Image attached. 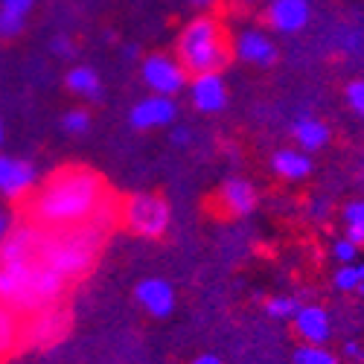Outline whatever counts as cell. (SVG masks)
<instances>
[{
    "label": "cell",
    "mask_w": 364,
    "mask_h": 364,
    "mask_svg": "<svg viewBox=\"0 0 364 364\" xmlns=\"http://www.w3.org/2000/svg\"><path fill=\"white\" fill-rule=\"evenodd\" d=\"M41 228L23 225L0 245V303L18 312H36L62 297L68 277L41 254Z\"/></svg>",
    "instance_id": "cell-1"
},
{
    "label": "cell",
    "mask_w": 364,
    "mask_h": 364,
    "mask_svg": "<svg viewBox=\"0 0 364 364\" xmlns=\"http://www.w3.org/2000/svg\"><path fill=\"white\" fill-rule=\"evenodd\" d=\"M102 181L85 166L58 169L33 201V216L47 228L82 225L102 207Z\"/></svg>",
    "instance_id": "cell-2"
},
{
    "label": "cell",
    "mask_w": 364,
    "mask_h": 364,
    "mask_svg": "<svg viewBox=\"0 0 364 364\" xmlns=\"http://www.w3.org/2000/svg\"><path fill=\"white\" fill-rule=\"evenodd\" d=\"M100 248V228L90 225H68V228H47V233H41V254L44 259L62 271V274L79 277L94 265Z\"/></svg>",
    "instance_id": "cell-3"
},
{
    "label": "cell",
    "mask_w": 364,
    "mask_h": 364,
    "mask_svg": "<svg viewBox=\"0 0 364 364\" xmlns=\"http://www.w3.org/2000/svg\"><path fill=\"white\" fill-rule=\"evenodd\" d=\"M178 58L190 73H219L230 58V47H228L222 23L207 15L190 21L181 29Z\"/></svg>",
    "instance_id": "cell-4"
},
{
    "label": "cell",
    "mask_w": 364,
    "mask_h": 364,
    "mask_svg": "<svg viewBox=\"0 0 364 364\" xmlns=\"http://www.w3.org/2000/svg\"><path fill=\"white\" fill-rule=\"evenodd\" d=\"M123 219L140 236H161L169 228V204L155 193H137L126 201Z\"/></svg>",
    "instance_id": "cell-5"
},
{
    "label": "cell",
    "mask_w": 364,
    "mask_h": 364,
    "mask_svg": "<svg viewBox=\"0 0 364 364\" xmlns=\"http://www.w3.org/2000/svg\"><path fill=\"white\" fill-rule=\"evenodd\" d=\"M140 73H143V82L151 87V94H158V97H175L178 90H184V85H187L184 65L175 62L172 55H161V53L149 55Z\"/></svg>",
    "instance_id": "cell-6"
},
{
    "label": "cell",
    "mask_w": 364,
    "mask_h": 364,
    "mask_svg": "<svg viewBox=\"0 0 364 364\" xmlns=\"http://www.w3.org/2000/svg\"><path fill=\"white\" fill-rule=\"evenodd\" d=\"M65 329H68V312L62 306H55V303H50V306L33 312L29 323L23 326V338L33 341L36 347H47L62 338Z\"/></svg>",
    "instance_id": "cell-7"
},
{
    "label": "cell",
    "mask_w": 364,
    "mask_h": 364,
    "mask_svg": "<svg viewBox=\"0 0 364 364\" xmlns=\"http://www.w3.org/2000/svg\"><path fill=\"white\" fill-rule=\"evenodd\" d=\"M309 0H271L268 4V23L274 33L294 36L309 23Z\"/></svg>",
    "instance_id": "cell-8"
},
{
    "label": "cell",
    "mask_w": 364,
    "mask_h": 364,
    "mask_svg": "<svg viewBox=\"0 0 364 364\" xmlns=\"http://www.w3.org/2000/svg\"><path fill=\"white\" fill-rule=\"evenodd\" d=\"M236 58L245 65H257V68H268L277 62V47L274 41H271L265 33H259V29H242V33L236 36Z\"/></svg>",
    "instance_id": "cell-9"
},
{
    "label": "cell",
    "mask_w": 364,
    "mask_h": 364,
    "mask_svg": "<svg viewBox=\"0 0 364 364\" xmlns=\"http://www.w3.org/2000/svg\"><path fill=\"white\" fill-rule=\"evenodd\" d=\"M36 184V166L21 158H6L0 155V196L6 198H21L33 190Z\"/></svg>",
    "instance_id": "cell-10"
},
{
    "label": "cell",
    "mask_w": 364,
    "mask_h": 364,
    "mask_svg": "<svg viewBox=\"0 0 364 364\" xmlns=\"http://www.w3.org/2000/svg\"><path fill=\"white\" fill-rule=\"evenodd\" d=\"M190 97L193 105L201 114H216L228 105V87L225 79L219 73H196L193 85H190Z\"/></svg>",
    "instance_id": "cell-11"
},
{
    "label": "cell",
    "mask_w": 364,
    "mask_h": 364,
    "mask_svg": "<svg viewBox=\"0 0 364 364\" xmlns=\"http://www.w3.org/2000/svg\"><path fill=\"white\" fill-rule=\"evenodd\" d=\"M178 117V108L172 102V97H149L143 102H137L129 114V123L134 129H161V126H169L172 119Z\"/></svg>",
    "instance_id": "cell-12"
},
{
    "label": "cell",
    "mask_w": 364,
    "mask_h": 364,
    "mask_svg": "<svg viewBox=\"0 0 364 364\" xmlns=\"http://www.w3.org/2000/svg\"><path fill=\"white\" fill-rule=\"evenodd\" d=\"M294 323V332L303 338V344H326L329 341V332H332V323H329V315L323 306H300L291 318Z\"/></svg>",
    "instance_id": "cell-13"
},
{
    "label": "cell",
    "mask_w": 364,
    "mask_h": 364,
    "mask_svg": "<svg viewBox=\"0 0 364 364\" xmlns=\"http://www.w3.org/2000/svg\"><path fill=\"white\" fill-rule=\"evenodd\" d=\"M257 201H259V196H257L254 184H251V181H245V178H230V181H225L222 190H219V204H222V210L228 216H248V213H254Z\"/></svg>",
    "instance_id": "cell-14"
},
{
    "label": "cell",
    "mask_w": 364,
    "mask_h": 364,
    "mask_svg": "<svg viewBox=\"0 0 364 364\" xmlns=\"http://www.w3.org/2000/svg\"><path fill=\"white\" fill-rule=\"evenodd\" d=\"M134 297L137 303L149 312V315H155V318H166L175 306V291L166 280H158V277H149L143 283H137L134 289Z\"/></svg>",
    "instance_id": "cell-15"
},
{
    "label": "cell",
    "mask_w": 364,
    "mask_h": 364,
    "mask_svg": "<svg viewBox=\"0 0 364 364\" xmlns=\"http://www.w3.org/2000/svg\"><path fill=\"white\" fill-rule=\"evenodd\" d=\"M271 172L283 181H303L312 172V158L309 151H300V149H280L271 158Z\"/></svg>",
    "instance_id": "cell-16"
},
{
    "label": "cell",
    "mask_w": 364,
    "mask_h": 364,
    "mask_svg": "<svg viewBox=\"0 0 364 364\" xmlns=\"http://www.w3.org/2000/svg\"><path fill=\"white\" fill-rule=\"evenodd\" d=\"M294 140L303 151H318L329 143V129L318 117H300L294 123Z\"/></svg>",
    "instance_id": "cell-17"
},
{
    "label": "cell",
    "mask_w": 364,
    "mask_h": 364,
    "mask_svg": "<svg viewBox=\"0 0 364 364\" xmlns=\"http://www.w3.org/2000/svg\"><path fill=\"white\" fill-rule=\"evenodd\" d=\"M21 341H23V326L18 323V309L0 303V358L15 353Z\"/></svg>",
    "instance_id": "cell-18"
},
{
    "label": "cell",
    "mask_w": 364,
    "mask_h": 364,
    "mask_svg": "<svg viewBox=\"0 0 364 364\" xmlns=\"http://www.w3.org/2000/svg\"><path fill=\"white\" fill-rule=\"evenodd\" d=\"M65 85L73 90L76 97H85V100H100L102 97V82H100L94 68H73L65 76Z\"/></svg>",
    "instance_id": "cell-19"
},
{
    "label": "cell",
    "mask_w": 364,
    "mask_h": 364,
    "mask_svg": "<svg viewBox=\"0 0 364 364\" xmlns=\"http://www.w3.org/2000/svg\"><path fill=\"white\" fill-rule=\"evenodd\" d=\"M344 230H347V239L355 242V245H364V198H355L344 207Z\"/></svg>",
    "instance_id": "cell-20"
},
{
    "label": "cell",
    "mask_w": 364,
    "mask_h": 364,
    "mask_svg": "<svg viewBox=\"0 0 364 364\" xmlns=\"http://www.w3.org/2000/svg\"><path fill=\"white\" fill-rule=\"evenodd\" d=\"M338 291H355L361 283H364V262H347L336 271V277H332Z\"/></svg>",
    "instance_id": "cell-21"
},
{
    "label": "cell",
    "mask_w": 364,
    "mask_h": 364,
    "mask_svg": "<svg viewBox=\"0 0 364 364\" xmlns=\"http://www.w3.org/2000/svg\"><path fill=\"white\" fill-rule=\"evenodd\" d=\"M294 364H338V358L332 355L323 344H303L294 353Z\"/></svg>",
    "instance_id": "cell-22"
},
{
    "label": "cell",
    "mask_w": 364,
    "mask_h": 364,
    "mask_svg": "<svg viewBox=\"0 0 364 364\" xmlns=\"http://www.w3.org/2000/svg\"><path fill=\"white\" fill-rule=\"evenodd\" d=\"M297 309H300V300H297V297H289V294L271 297V300L265 303V312H268L271 318H277V321H291Z\"/></svg>",
    "instance_id": "cell-23"
},
{
    "label": "cell",
    "mask_w": 364,
    "mask_h": 364,
    "mask_svg": "<svg viewBox=\"0 0 364 364\" xmlns=\"http://www.w3.org/2000/svg\"><path fill=\"white\" fill-rule=\"evenodd\" d=\"M23 21H26L23 15L0 9V36H4V38H15L18 33H23Z\"/></svg>",
    "instance_id": "cell-24"
},
{
    "label": "cell",
    "mask_w": 364,
    "mask_h": 364,
    "mask_svg": "<svg viewBox=\"0 0 364 364\" xmlns=\"http://www.w3.org/2000/svg\"><path fill=\"white\" fill-rule=\"evenodd\" d=\"M344 97H347V105H350L358 117H364V79L350 82V85L344 87Z\"/></svg>",
    "instance_id": "cell-25"
},
{
    "label": "cell",
    "mask_w": 364,
    "mask_h": 364,
    "mask_svg": "<svg viewBox=\"0 0 364 364\" xmlns=\"http://www.w3.org/2000/svg\"><path fill=\"white\" fill-rule=\"evenodd\" d=\"M355 254H358V245H355V242H350L347 236H341V239L332 242V257H336L341 265L355 262Z\"/></svg>",
    "instance_id": "cell-26"
},
{
    "label": "cell",
    "mask_w": 364,
    "mask_h": 364,
    "mask_svg": "<svg viewBox=\"0 0 364 364\" xmlns=\"http://www.w3.org/2000/svg\"><path fill=\"white\" fill-rule=\"evenodd\" d=\"M87 126H90L87 111L73 108V111H68V114H65V129H68L70 134H82V132H87Z\"/></svg>",
    "instance_id": "cell-27"
},
{
    "label": "cell",
    "mask_w": 364,
    "mask_h": 364,
    "mask_svg": "<svg viewBox=\"0 0 364 364\" xmlns=\"http://www.w3.org/2000/svg\"><path fill=\"white\" fill-rule=\"evenodd\" d=\"M33 6H36V0H0V9L4 12H15V15H23V18Z\"/></svg>",
    "instance_id": "cell-28"
},
{
    "label": "cell",
    "mask_w": 364,
    "mask_h": 364,
    "mask_svg": "<svg viewBox=\"0 0 364 364\" xmlns=\"http://www.w3.org/2000/svg\"><path fill=\"white\" fill-rule=\"evenodd\" d=\"M53 53H55V55H62V58H68V55L73 53V44L65 41V38H55V41H53Z\"/></svg>",
    "instance_id": "cell-29"
},
{
    "label": "cell",
    "mask_w": 364,
    "mask_h": 364,
    "mask_svg": "<svg viewBox=\"0 0 364 364\" xmlns=\"http://www.w3.org/2000/svg\"><path fill=\"white\" fill-rule=\"evenodd\" d=\"M344 353H347L350 358H355V361H364V350H361V344H355V341H347V344H344Z\"/></svg>",
    "instance_id": "cell-30"
},
{
    "label": "cell",
    "mask_w": 364,
    "mask_h": 364,
    "mask_svg": "<svg viewBox=\"0 0 364 364\" xmlns=\"http://www.w3.org/2000/svg\"><path fill=\"white\" fill-rule=\"evenodd\" d=\"M187 140H190V132H187V129H175V132H172V143H175V146H184Z\"/></svg>",
    "instance_id": "cell-31"
},
{
    "label": "cell",
    "mask_w": 364,
    "mask_h": 364,
    "mask_svg": "<svg viewBox=\"0 0 364 364\" xmlns=\"http://www.w3.org/2000/svg\"><path fill=\"white\" fill-rule=\"evenodd\" d=\"M9 233V216H6V210L0 207V239H4Z\"/></svg>",
    "instance_id": "cell-32"
},
{
    "label": "cell",
    "mask_w": 364,
    "mask_h": 364,
    "mask_svg": "<svg viewBox=\"0 0 364 364\" xmlns=\"http://www.w3.org/2000/svg\"><path fill=\"white\" fill-rule=\"evenodd\" d=\"M193 364H222V358H219V355H210V353H204V355H198Z\"/></svg>",
    "instance_id": "cell-33"
},
{
    "label": "cell",
    "mask_w": 364,
    "mask_h": 364,
    "mask_svg": "<svg viewBox=\"0 0 364 364\" xmlns=\"http://www.w3.org/2000/svg\"><path fill=\"white\" fill-rule=\"evenodd\" d=\"M323 213H329V204H312V216H323Z\"/></svg>",
    "instance_id": "cell-34"
},
{
    "label": "cell",
    "mask_w": 364,
    "mask_h": 364,
    "mask_svg": "<svg viewBox=\"0 0 364 364\" xmlns=\"http://www.w3.org/2000/svg\"><path fill=\"white\" fill-rule=\"evenodd\" d=\"M193 4H198V6H210V4H213V0H193Z\"/></svg>",
    "instance_id": "cell-35"
},
{
    "label": "cell",
    "mask_w": 364,
    "mask_h": 364,
    "mask_svg": "<svg viewBox=\"0 0 364 364\" xmlns=\"http://www.w3.org/2000/svg\"><path fill=\"white\" fill-rule=\"evenodd\" d=\"M0 146H4V126H0Z\"/></svg>",
    "instance_id": "cell-36"
},
{
    "label": "cell",
    "mask_w": 364,
    "mask_h": 364,
    "mask_svg": "<svg viewBox=\"0 0 364 364\" xmlns=\"http://www.w3.org/2000/svg\"><path fill=\"white\" fill-rule=\"evenodd\" d=\"M245 4H257V0H245Z\"/></svg>",
    "instance_id": "cell-37"
}]
</instances>
